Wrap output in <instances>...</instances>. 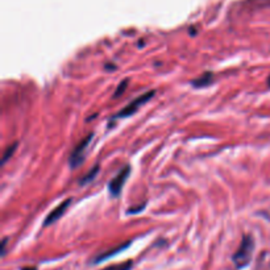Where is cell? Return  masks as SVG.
<instances>
[{
	"mask_svg": "<svg viewBox=\"0 0 270 270\" xmlns=\"http://www.w3.org/2000/svg\"><path fill=\"white\" fill-rule=\"evenodd\" d=\"M253 249V239H252V236H249V235H245V236L243 237V240H241V243H240V246L237 248L236 253L233 254V262H235L236 267L241 269V267H245L246 265L250 262Z\"/></svg>",
	"mask_w": 270,
	"mask_h": 270,
	"instance_id": "1",
	"label": "cell"
},
{
	"mask_svg": "<svg viewBox=\"0 0 270 270\" xmlns=\"http://www.w3.org/2000/svg\"><path fill=\"white\" fill-rule=\"evenodd\" d=\"M153 95H154V91H148V93L140 95L139 98L132 100L129 104H127V107H124L123 110L117 113L116 117H127V116H130V115H133V113L136 112V111L143 106V104H145L148 100H151L152 98H153Z\"/></svg>",
	"mask_w": 270,
	"mask_h": 270,
	"instance_id": "2",
	"label": "cell"
},
{
	"mask_svg": "<svg viewBox=\"0 0 270 270\" xmlns=\"http://www.w3.org/2000/svg\"><path fill=\"white\" fill-rule=\"evenodd\" d=\"M93 140V133H90L89 136L83 139L81 143L74 148V151L70 154V166L72 168H78L79 165L82 164L83 160H85V152L89 147V144Z\"/></svg>",
	"mask_w": 270,
	"mask_h": 270,
	"instance_id": "3",
	"label": "cell"
},
{
	"mask_svg": "<svg viewBox=\"0 0 270 270\" xmlns=\"http://www.w3.org/2000/svg\"><path fill=\"white\" fill-rule=\"evenodd\" d=\"M129 173H130L129 166H124V168L112 178V181H111L110 185H108V190H110L111 195L116 196V195L120 194V191H121L124 183L127 181Z\"/></svg>",
	"mask_w": 270,
	"mask_h": 270,
	"instance_id": "4",
	"label": "cell"
},
{
	"mask_svg": "<svg viewBox=\"0 0 270 270\" xmlns=\"http://www.w3.org/2000/svg\"><path fill=\"white\" fill-rule=\"evenodd\" d=\"M70 203H72V199H66L65 202H62L61 205L57 206V207H55V209L53 210L48 216H46V219H45V222H44V226L45 227L50 226V224L57 222V220H58L63 214H65V211L68 210Z\"/></svg>",
	"mask_w": 270,
	"mask_h": 270,
	"instance_id": "5",
	"label": "cell"
},
{
	"mask_svg": "<svg viewBox=\"0 0 270 270\" xmlns=\"http://www.w3.org/2000/svg\"><path fill=\"white\" fill-rule=\"evenodd\" d=\"M212 81H214V74L210 72H207V73H205L203 76L199 77V78L194 79L191 83L194 87H206V86L211 85Z\"/></svg>",
	"mask_w": 270,
	"mask_h": 270,
	"instance_id": "6",
	"label": "cell"
},
{
	"mask_svg": "<svg viewBox=\"0 0 270 270\" xmlns=\"http://www.w3.org/2000/svg\"><path fill=\"white\" fill-rule=\"evenodd\" d=\"M130 267H132V261H124V262L111 265V266L104 267L102 270H130Z\"/></svg>",
	"mask_w": 270,
	"mask_h": 270,
	"instance_id": "7",
	"label": "cell"
},
{
	"mask_svg": "<svg viewBox=\"0 0 270 270\" xmlns=\"http://www.w3.org/2000/svg\"><path fill=\"white\" fill-rule=\"evenodd\" d=\"M98 171H99V166H94V169L91 171H90L89 174H86L85 177L81 179V185H85V183H89V182H91L95 178V175L98 174Z\"/></svg>",
	"mask_w": 270,
	"mask_h": 270,
	"instance_id": "8",
	"label": "cell"
},
{
	"mask_svg": "<svg viewBox=\"0 0 270 270\" xmlns=\"http://www.w3.org/2000/svg\"><path fill=\"white\" fill-rule=\"evenodd\" d=\"M16 145H17L16 143L12 144V145H10V147L7 148V151L4 152V156H3V164H4V162H7V161L10 160L11 156H12V154H14V152L16 151Z\"/></svg>",
	"mask_w": 270,
	"mask_h": 270,
	"instance_id": "9",
	"label": "cell"
},
{
	"mask_svg": "<svg viewBox=\"0 0 270 270\" xmlns=\"http://www.w3.org/2000/svg\"><path fill=\"white\" fill-rule=\"evenodd\" d=\"M127 85H128V81H123V82L120 83L119 89H117L116 91H115V98H117V96H120V95H121V94H123L124 89L127 87Z\"/></svg>",
	"mask_w": 270,
	"mask_h": 270,
	"instance_id": "10",
	"label": "cell"
},
{
	"mask_svg": "<svg viewBox=\"0 0 270 270\" xmlns=\"http://www.w3.org/2000/svg\"><path fill=\"white\" fill-rule=\"evenodd\" d=\"M21 270H37L36 267H23Z\"/></svg>",
	"mask_w": 270,
	"mask_h": 270,
	"instance_id": "11",
	"label": "cell"
},
{
	"mask_svg": "<svg viewBox=\"0 0 270 270\" xmlns=\"http://www.w3.org/2000/svg\"><path fill=\"white\" fill-rule=\"evenodd\" d=\"M267 83H269V86H270V77H269V78H267Z\"/></svg>",
	"mask_w": 270,
	"mask_h": 270,
	"instance_id": "12",
	"label": "cell"
}]
</instances>
